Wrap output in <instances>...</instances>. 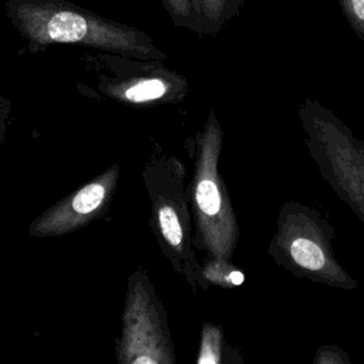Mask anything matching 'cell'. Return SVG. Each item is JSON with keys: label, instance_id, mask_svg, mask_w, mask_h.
I'll list each match as a JSON object with an SVG mask.
<instances>
[{"label": "cell", "instance_id": "14", "mask_svg": "<svg viewBox=\"0 0 364 364\" xmlns=\"http://www.w3.org/2000/svg\"><path fill=\"white\" fill-rule=\"evenodd\" d=\"M313 364H351V358L347 351L336 344H323L317 348Z\"/></svg>", "mask_w": 364, "mask_h": 364}, {"label": "cell", "instance_id": "5", "mask_svg": "<svg viewBox=\"0 0 364 364\" xmlns=\"http://www.w3.org/2000/svg\"><path fill=\"white\" fill-rule=\"evenodd\" d=\"M297 117L320 176L364 225V141L317 100L306 97Z\"/></svg>", "mask_w": 364, "mask_h": 364}, {"label": "cell", "instance_id": "2", "mask_svg": "<svg viewBox=\"0 0 364 364\" xmlns=\"http://www.w3.org/2000/svg\"><path fill=\"white\" fill-rule=\"evenodd\" d=\"M222 148L223 129L215 109H210L203 127L189 141L193 166L186 192L193 225L192 243L205 257L233 260L239 225L219 171Z\"/></svg>", "mask_w": 364, "mask_h": 364}, {"label": "cell", "instance_id": "10", "mask_svg": "<svg viewBox=\"0 0 364 364\" xmlns=\"http://www.w3.org/2000/svg\"><path fill=\"white\" fill-rule=\"evenodd\" d=\"M203 36H216L243 6L245 0H196Z\"/></svg>", "mask_w": 364, "mask_h": 364}, {"label": "cell", "instance_id": "9", "mask_svg": "<svg viewBox=\"0 0 364 364\" xmlns=\"http://www.w3.org/2000/svg\"><path fill=\"white\" fill-rule=\"evenodd\" d=\"M195 361L196 364H242L243 357L226 343L225 331L220 326L205 321Z\"/></svg>", "mask_w": 364, "mask_h": 364}, {"label": "cell", "instance_id": "12", "mask_svg": "<svg viewBox=\"0 0 364 364\" xmlns=\"http://www.w3.org/2000/svg\"><path fill=\"white\" fill-rule=\"evenodd\" d=\"M162 3L175 27L186 28L203 36L196 0H162Z\"/></svg>", "mask_w": 364, "mask_h": 364}, {"label": "cell", "instance_id": "15", "mask_svg": "<svg viewBox=\"0 0 364 364\" xmlns=\"http://www.w3.org/2000/svg\"><path fill=\"white\" fill-rule=\"evenodd\" d=\"M10 112H11V101L0 92V148L3 145L6 132H7Z\"/></svg>", "mask_w": 364, "mask_h": 364}, {"label": "cell", "instance_id": "6", "mask_svg": "<svg viewBox=\"0 0 364 364\" xmlns=\"http://www.w3.org/2000/svg\"><path fill=\"white\" fill-rule=\"evenodd\" d=\"M118 364H175L166 310L145 269L127 279L121 331L114 348Z\"/></svg>", "mask_w": 364, "mask_h": 364}, {"label": "cell", "instance_id": "7", "mask_svg": "<svg viewBox=\"0 0 364 364\" xmlns=\"http://www.w3.org/2000/svg\"><path fill=\"white\" fill-rule=\"evenodd\" d=\"M104 97L134 108L178 104L189 92V81L159 60H142L101 51L85 55Z\"/></svg>", "mask_w": 364, "mask_h": 364}, {"label": "cell", "instance_id": "4", "mask_svg": "<svg viewBox=\"0 0 364 364\" xmlns=\"http://www.w3.org/2000/svg\"><path fill=\"white\" fill-rule=\"evenodd\" d=\"M336 230L314 208L287 200L282 205L269 256L293 276L341 290L357 289L355 279L340 264L333 249Z\"/></svg>", "mask_w": 364, "mask_h": 364}, {"label": "cell", "instance_id": "8", "mask_svg": "<svg viewBox=\"0 0 364 364\" xmlns=\"http://www.w3.org/2000/svg\"><path fill=\"white\" fill-rule=\"evenodd\" d=\"M119 172V164H112L85 185L61 198L30 222L28 235L58 237L104 218L114 199Z\"/></svg>", "mask_w": 364, "mask_h": 364}, {"label": "cell", "instance_id": "3", "mask_svg": "<svg viewBox=\"0 0 364 364\" xmlns=\"http://www.w3.org/2000/svg\"><path fill=\"white\" fill-rule=\"evenodd\" d=\"M142 181L151 203L149 226L172 269L196 290H206L192 243L193 225L186 192V166L175 155L156 149L144 164Z\"/></svg>", "mask_w": 364, "mask_h": 364}, {"label": "cell", "instance_id": "13", "mask_svg": "<svg viewBox=\"0 0 364 364\" xmlns=\"http://www.w3.org/2000/svg\"><path fill=\"white\" fill-rule=\"evenodd\" d=\"M340 7L354 34L364 41V0H340Z\"/></svg>", "mask_w": 364, "mask_h": 364}, {"label": "cell", "instance_id": "1", "mask_svg": "<svg viewBox=\"0 0 364 364\" xmlns=\"http://www.w3.org/2000/svg\"><path fill=\"white\" fill-rule=\"evenodd\" d=\"M4 10L30 51L73 44L134 58L166 60L146 33L70 1L9 0Z\"/></svg>", "mask_w": 364, "mask_h": 364}, {"label": "cell", "instance_id": "11", "mask_svg": "<svg viewBox=\"0 0 364 364\" xmlns=\"http://www.w3.org/2000/svg\"><path fill=\"white\" fill-rule=\"evenodd\" d=\"M200 270L208 286L233 289L245 283V273L233 263V260L205 257L200 263Z\"/></svg>", "mask_w": 364, "mask_h": 364}]
</instances>
